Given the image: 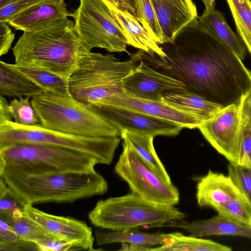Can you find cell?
<instances>
[{
	"label": "cell",
	"instance_id": "obj_1",
	"mask_svg": "<svg viewBox=\"0 0 251 251\" xmlns=\"http://www.w3.org/2000/svg\"><path fill=\"white\" fill-rule=\"evenodd\" d=\"M162 58L139 50L135 56L182 82L186 90L226 107L251 96V72L228 47L198 21H193L172 42L159 45Z\"/></svg>",
	"mask_w": 251,
	"mask_h": 251
},
{
	"label": "cell",
	"instance_id": "obj_2",
	"mask_svg": "<svg viewBox=\"0 0 251 251\" xmlns=\"http://www.w3.org/2000/svg\"><path fill=\"white\" fill-rule=\"evenodd\" d=\"M0 176L23 202L31 205L73 202L108 190L106 180L95 170L31 174L4 168Z\"/></svg>",
	"mask_w": 251,
	"mask_h": 251
},
{
	"label": "cell",
	"instance_id": "obj_3",
	"mask_svg": "<svg viewBox=\"0 0 251 251\" xmlns=\"http://www.w3.org/2000/svg\"><path fill=\"white\" fill-rule=\"evenodd\" d=\"M85 49L74 22L67 18L36 31L24 32L12 51L15 63L35 65L69 79Z\"/></svg>",
	"mask_w": 251,
	"mask_h": 251
},
{
	"label": "cell",
	"instance_id": "obj_4",
	"mask_svg": "<svg viewBox=\"0 0 251 251\" xmlns=\"http://www.w3.org/2000/svg\"><path fill=\"white\" fill-rule=\"evenodd\" d=\"M31 102L47 128L84 137L121 136L118 128L101 113L72 96L43 92L33 96Z\"/></svg>",
	"mask_w": 251,
	"mask_h": 251
},
{
	"label": "cell",
	"instance_id": "obj_5",
	"mask_svg": "<svg viewBox=\"0 0 251 251\" xmlns=\"http://www.w3.org/2000/svg\"><path fill=\"white\" fill-rule=\"evenodd\" d=\"M132 57L121 61L112 54L85 49L68 79L69 90L77 100L97 109L107 98L123 92V79L136 65Z\"/></svg>",
	"mask_w": 251,
	"mask_h": 251
},
{
	"label": "cell",
	"instance_id": "obj_6",
	"mask_svg": "<svg viewBox=\"0 0 251 251\" xmlns=\"http://www.w3.org/2000/svg\"><path fill=\"white\" fill-rule=\"evenodd\" d=\"M88 216L95 226L113 231L161 227L186 218L174 206L154 203L132 192L98 201Z\"/></svg>",
	"mask_w": 251,
	"mask_h": 251
},
{
	"label": "cell",
	"instance_id": "obj_7",
	"mask_svg": "<svg viewBox=\"0 0 251 251\" xmlns=\"http://www.w3.org/2000/svg\"><path fill=\"white\" fill-rule=\"evenodd\" d=\"M99 164L88 154L55 146L18 143L0 147V170L5 168L31 174L87 172Z\"/></svg>",
	"mask_w": 251,
	"mask_h": 251
},
{
	"label": "cell",
	"instance_id": "obj_8",
	"mask_svg": "<svg viewBox=\"0 0 251 251\" xmlns=\"http://www.w3.org/2000/svg\"><path fill=\"white\" fill-rule=\"evenodd\" d=\"M120 142L119 137L95 138L69 134L50 129L41 124L23 126L12 121L0 124V147L18 143L43 144L83 152L110 165Z\"/></svg>",
	"mask_w": 251,
	"mask_h": 251
},
{
	"label": "cell",
	"instance_id": "obj_9",
	"mask_svg": "<svg viewBox=\"0 0 251 251\" xmlns=\"http://www.w3.org/2000/svg\"><path fill=\"white\" fill-rule=\"evenodd\" d=\"M83 46L110 52L126 51L127 45L122 29L103 0H79L71 16Z\"/></svg>",
	"mask_w": 251,
	"mask_h": 251
},
{
	"label": "cell",
	"instance_id": "obj_10",
	"mask_svg": "<svg viewBox=\"0 0 251 251\" xmlns=\"http://www.w3.org/2000/svg\"><path fill=\"white\" fill-rule=\"evenodd\" d=\"M123 139V151L116 164L115 173L129 185L132 193L160 204L175 206L179 202L177 188L164 181L137 155L127 138Z\"/></svg>",
	"mask_w": 251,
	"mask_h": 251
},
{
	"label": "cell",
	"instance_id": "obj_11",
	"mask_svg": "<svg viewBox=\"0 0 251 251\" xmlns=\"http://www.w3.org/2000/svg\"><path fill=\"white\" fill-rule=\"evenodd\" d=\"M244 100L224 107L198 127L205 139L229 163H237L239 159Z\"/></svg>",
	"mask_w": 251,
	"mask_h": 251
},
{
	"label": "cell",
	"instance_id": "obj_12",
	"mask_svg": "<svg viewBox=\"0 0 251 251\" xmlns=\"http://www.w3.org/2000/svg\"><path fill=\"white\" fill-rule=\"evenodd\" d=\"M139 61L138 65L122 80V87L126 94L136 98L163 101L166 93L187 90L186 86L180 81L160 72L143 60Z\"/></svg>",
	"mask_w": 251,
	"mask_h": 251
},
{
	"label": "cell",
	"instance_id": "obj_13",
	"mask_svg": "<svg viewBox=\"0 0 251 251\" xmlns=\"http://www.w3.org/2000/svg\"><path fill=\"white\" fill-rule=\"evenodd\" d=\"M24 212L55 238L74 244L80 250H94L92 229L84 222L70 217L50 214L29 204H25Z\"/></svg>",
	"mask_w": 251,
	"mask_h": 251
},
{
	"label": "cell",
	"instance_id": "obj_14",
	"mask_svg": "<svg viewBox=\"0 0 251 251\" xmlns=\"http://www.w3.org/2000/svg\"><path fill=\"white\" fill-rule=\"evenodd\" d=\"M121 132L151 135L175 136L184 128L174 122L130 109L108 106L98 111Z\"/></svg>",
	"mask_w": 251,
	"mask_h": 251
},
{
	"label": "cell",
	"instance_id": "obj_15",
	"mask_svg": "<svg viewBox=\"0 0 251 251\" xmlns=\"http://www.w3.org/2000/svg\"><path fill=\"white\" fill-rule=\"evenodd\" d=\"M108 106H116L138 111L176 123L184 128H198L203 122L197 117L176 109L163 101L129 96L124 92L106 99L97 110Z\"/></svg>",
	"mask_w": 251,
	"mask_h": 251
},
{
	"label": "cell",
	"instance_id": "obj_16",
	"mask_svg": "<svg viewBox=\"0 0 251 251\" xmlns=\"http://www.w3.org/2000/svg\"><path fill=\"white\" fill-rule=\"evenodd\" d=\"M162 31L164 43L172 42L177 34L198 19L192 0H151Z\"/></svg>",
	"mask_w": 251,
	"mask_h": 251
},
{
	"label": "cell",
	"instance_id": "obj_17",
	"mask_svg": "<svg viewBox=\"0 0 251 251\" xmlns=\"http://www.w3.org/2000/svg\"><path fill=\"white\" fill-rule=\"evenodd\" d=\"M71 14L64 0H47L21 11L7 23L15 30L32 32L60 22Z\"/></svg>",
	"mask_w": 251,
	"mask_h": 251
},
{
	"label": "cell",
	"instance_id": "obj_18",
	"mask_svg": "<svg viewBox=\"0 0 251 251\" xmlns=\"http://www.w3.org/2000/svg\"><path fill=\"white\" fill-rule=\"evenodd\" d=\"M240 193L228 175L209 170L198 178L196 199L201 207L213 209L232 200Z\"/></svg>",
	"mask_w": 251,
	"mask_h": 251
},
{
	"label": "cell",
	"instance_id": "obj_19",
	"mask_svg": "<svg viewBox=\"0 0 251 251\" xmlns=\"http://www.w3.org/2000/svg\"><path fill=\"white\" fill-rule=\"evenodd\" d=\"M163 226L182 228L196 237L227 235L243 237L251 240V226L241 224L220 214L209 219L191 222L184 221L174 222Z\"/></svg>",
	"mask_w": 251,
	"mask_h": 251
},
{
	"label": "cell",
	"instance_id": "obj_20",
	"mask_svg": "<svg viewBox=\"0 0 251 251\" xmlns=\"http://www.w3.org/2000/svg\"><path fill=\"white\" fill-rule=\"evenodd\" d=\"M110 10L121 27L127 45L149 55L155 54L160 57H166V54L161 47L151 37L136 18L121 9L110 8Z\"/></svg>",
	"mask_w": 251,
	"mask_h": 251
},
{
	"label": "cell",
	"instance_id": "obj_21",
	"mask_svg": "<svg viewBox=\"0 0 251 251\" xmlns=\"http://www.w3.org/2000/svg\"><path fill=\"white\" fill-rule=\"evenodd\" d=\"M163 101L176 109L192 114L204 123L224 107L187 90L166 93Z\"/></svg>",
	"mask_w": 251,
	"mask_h": 251
},
{
	"label": "cell",
	"instance_id": "obj_22",
	"mask_svg": "<svg viewBox=\"0 0 251 251\" xmlns=\"http://www.w3.org/2000/svg\"><path fill=\"white\" fill-rule=\"evenodd\" d=\"M199 22L216 38L229 48L242 61L247 54V49L240 37L231 30L224 14L215 8L204 9L198 17Z\"/></svg>",
	"mask_w": 251,
	"mask_h": 251
},
{
	"label": "cell",
	"instance_id": "obj_23",
	"mask_svg": "<svg viewBox=\"0 0 251 251\" xmlns=\"http://www.w3.org/2000/svg\"><path fill=\"white\" fill-rule=\"evenodd\" d=\"M45 92L30 78L13 67L0 61V96L32 97Z\"/></svg>",
	"mask_w": 251,
	"mask_h": 251
},
{
	"label": "cell",
	"instance_id": "obj_24",
	"mask_svg": "<svg viewBox=\"0 0 251 251\" xmlns=\"http://www.w3.org/2000/svg\"><path fill=\"white\" fill-rule=\"evenodd\" d=\"M97 245L120 243L136 245L150 251L152 247L164 244L167 233H151L136 229L125 231L103 232L96 230L95 232Z\"/></svg>",
	"mask_w": 251,
	"mask_h": 251
},
{
	"label": "cell",
	"instance_id": "obj_25",
	"mask_svg": "<svg viewBox=\"0 0 251 251\" xmlns=\"http://www.w3.org/2000/svg\"><path fill=\"white\" fill-rule=\"evenodd\" d=\"M11 65L45 92L64 96H71L68 79L33 64L14 63Z\"/></svg>",
	"mask_w": 251,
	"mask_h": 251
},
{
	"label": "cell",
	"instance_id": "obj_26",
	"mask_svg": "<svg viewBox=\"0 0 251 251\" xmlns=\"http://www.w3.org/2000/svg\"><path fill=\"white\" fill-rule=\"evenodd\" d=\"M121 137H126L131 144L141 160L161 179L172 184L171 178L155 151L151 135L122 131Z\"/></svg>",
	"mask_w": 251,
	"mask_h": 251
},
{
	"label": "cell",
	"instance_id": "obj_27",
	"mask_svg": "<svg viewBox=\"0 0 251 251\" xmlns=\"http://www.w3.org/2000/svg\"><path fill=\"white\" fill-rule=\"evenodd\" d=\"M232 249L209 239L186 236L179 232L167 233L163 244L151 248L152 251H230Z\"/></svg>",
	"mask_w": 251,
	"mask_h": 251
},
{
	"label": "cell",
	"instance_id": "obj_28",
	"mask_svg": "<svg viewBox=\"0 0 251 251\" xmlns=\"http://www.w3.org/2000/svg\"><path fill=\"white\" fill-rule=\"evenodd\" d=\"M6 222L12 226L20 239L36 244L39 251H43L50 241L58 239L26 216L24 211L15 214Z\"/></svg>",
	"mask_w": 251,
	"mask_h": 251
},
{
	"label": "cell",
	"instance_id": "obj_29",
	"mask_svg": "<svg viewBox=\"0 0 251 251\" xmlns=\"http://www.w3.org/2000/svg\"><path fill=\"white\" fill-rule=\"evenodd\" d=\"M237 32L251 54V0H226Z\"/></svg>",
	"mask_w": 251,
	"mask_h": 251
},
{
	"label": "cell",
	"instance_id": "obj_30",
	"mask_svg": "<svg viewBox=\"0 0 251 251\" xmlns=\"http://www.w3.org/2000/svg\"><path fill=\"white\" fill-rule=\"evenodd\" d=\"M214 209L218 214L251 226V203L241 194Z\"/></svg>",
	"mask_w": 251,
	"mask_h": 251
},
{
	"label": "cell",
	"instance_id": "obj_31",
	"mask_svg": "<svg viewBox=\"0 0 251 251\" xmlns=\"http://www.w3.org/2000/svg\"><path fill=\"white\" fill-rule=\"evenodd\" d=\"M139 21L151 37L159 45L164 43L157 18L151 0H137Z\"/></svg>",
	"mask_w": 251,
	"mask_h": 251
},
{
	"label": "cell",
	"instance_id": "obj_32",
	"mask_svg": "<svg viewBox=\"0 0 251 251\" xmlns=\"http://www.w3.org/2000/svg\"><path fill=\"white\" fill-rule=\"evenodd\" d=\"M30 97H21L14 99L9 103L10 112L14 122L25 126L41 124L38 114L32 105Z\"/></svg>",
	"mask_w": 251,
	"mask_h": 251
},
{
	"label": "cell",
	"instance_id": "obj_33",
	"mask_svg": "<svg viewBox=\"0 0 251 251\" xmlns=\"http://www.w3.org/2000/svg\"><path fill=\"white\" fill-rule=\"evenodd\" d=\"M25 250L39 251L36 244L20 239L9 224L0 219V251Z\"/></svg>",
	"mask_w": 251,
	"mask_h": 251
},
{
	"label": "cell",
	"instance_id": "obj_34",
	"mask_svg": "<svg viewBox=\"0 0 251 251\" xmlns=\"http://www.w3.org/2000/svg\"><path fill=\"white\" fill-rule=\"evenodd\" d=\"M0 219L8 221L16 212L23 211L26 203L8 187L0 177Z\"/></svg>",
	"mask_w": 251,
	"mask_h": 251
},
{
	"label": "cell",
	"instance_id": "obj_35",
	"mask_svg": "<svg viewBox=\"0 0 251 251\" xmlns=\"http://www.w3.org/2000/svg\"><path fill=\"white\" fill-rule=\"evenodd\" d=\"M227 171L240 193L251 203V168L229 163Z\"/></svg>",
	"mask_w": 251,
	"mask_h": 251
},
{
	"label": "cell",
	"instance_id": "obj_36",
	"mask_svg": "<svg viewBox=\"0 0 251 251\" xmlns=\"http://www.w3.org/2000/svg\"><path fill=\"white\" fill-rule=\"evenodd\" d=\"M243 119L241 151L237 164L251 168V123Z\"/></svg>",
	"mask_w": 251,
	"mask_h": 251
},
{
	"label": "cell",
	"instance_id": "obj_37",
	"mask_svg": "<svg viewBox=\"0 0 251 251\" xmlns=\"http://www.w3.org/2000/svg\"><path fill=\"white\" fill-rule=\"evenodd\" d=\"M47 0H20L0 9V22L7 23L13 17L26 9Z\"/></svg>",
	"mask_w": 251,
	"mask_h": 251
},
{
	"label": "cell",
	"instance_id": "obj_38",
	"mask_svg": "<svg viewBox=\"0 0 251 251\" xmlns=\"http://www.w3.org/2000/svg\"><path fill=\"white\" fill-rule=\"evenodd\" d=\"M6 22H0V56L8 53L15 39V34Z\"/></svg>",
	"mask_w": 251,
	"mask_h": 251
},
{
	"label": "cell",
	"instance_id": "obj_39",
	"mask_svg": "<svg viewBox=\"0 0 251 251\" xmlns=\"http://www.w3.org/2000/svg\"><path fill=\"white\" fill-rule=\"evenodd\" d=\"M12 119L9 103L4 97L0 96V124L12 121Z\"/></svg>",
	"mask_w": 251,
	"mask_h": 251
},
{
	"label": "cell",
	"instance_id": "obj_40",
	"mask_svg": "<svg viewBox=\"0 0 251 251\" xmlns=\"http://www.w3.org/2000/svg\"><path fill=\"white\" fill-rule=\"evenodd\" d=\"M120 5L121 9L129 13L139 21V14L137 0H121Z\"/></svg>",
	"mask_w": 251,
	"mask_h": 251
},
{
	"label": "cell",
	"instance_id": "obj_41",
	"mask_svg": "<svg viewBox=\"0 0 251 251\" xmlns=\"http://www.w3.org/2000/svg\"><path fill=\"white\" fill-rule=\"evenodd\" d=\"M242 117L251 123V96L247 97L244 101Z\"/></svg>",
	"mask_w": 251,
	"mask_h": 251
},
{
	"label": "cell",
	"instance_id": "obj_42",
	"mask_svg": "<svg viewBox=\"0 0 251 251\" xmlns=\"http://www.w3.org/2000/svg\"><path fill=\"white\" fill-rule=\"evenodd\" d=\"M122 248L119 251H147L146 249L136 245L127 243H122Z\"/></svg>",
	"mask_w": 251,
	"mask_h": 251
},
{
	"label": "cell",
	"instance_id": "obj_43",
	"mask_svg": "<svg viewBox=\"0 0 251 251\" xmlns=\"http://www.w3.org/2000/svg\"><path fill=\"white\" fill-rule=\"evenodd\" d=\"M205 9L211 10L215 9L216 6L215 0H202Z\"/></svg>",
	"mask_w": 251,
	"mask_h": 251
},
{
	"label": "cell",
	"instance_id": "obj_44",
	"mask_svg": "<svg viewBox=\"0 0 251 251\" xmlns=\"http://www.w3.org/2000/svg\"><path fill=\"white\" fill-rule=\"evenodd\" d=\"M109 8L121 9L118 0H103Z\"/></svg>",
	"mask_w": 251,
	"mask_h": 251
},
{
	"label": "cell",
	"instance_id": "obj_45",
	"mask_svg": "<svg viewBox=\"0 0 251 251\" xmlns=\"http://www.w3.org/2000/svg\"><path fill=\"white\" fill-rule=\"evenodd\" d=\"M20 0H0V9L14 3Z\"/></svg>",
	"mask_w": 251,
	"mask_h": 251
},
{
	"label": "cell",
	"instance_id": "obj_46",
	"mask_svg": "<svg viewBox=\"0 0 251 251\" xmlns=\"http://www.w3.org/2000/svg\"></svg>",
	"mask_w": 251,
	"mask_h": 251
}]
</instances>
